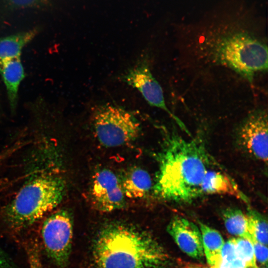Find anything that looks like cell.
Segmentation results:
<instances>
[{"mask_svg":"<svg viewBox=\"0 0 268 268\" xmlns=\"http://www.w3.org/2000/svg\"><path fill=\"white\" fill-rule=\"evenodd\" d=\"M166 133L157 157L159 169L152 190L165 201H192L202 195L201 184L212 160L200 139Z\"/></svg>","mask_w":268,"mask_h":268,"instance_id":"6da1fadb","label":"cell"},{"mask_svg":"<svg viewBox=\"0 0 268 268\" xmlns=\"http://www.w3.org/2000/svg\"><path fill=\"white\" fill-rule=\"evenodd\" d=\"M93 256L99 268H161L168 261L163 248L149 233L121 222L107 224L99 231Z\"/></svg>","mask_w":268,"mask_h":268,"instance_id":"7a4b0ae2","label":"cell"},{"mask_svg":"<svg viewBox=\"0 0 268 268\" xmlns=\"http://www.w3.org/2000/svg\"><path fill=\"white\" fill-rule=\"evenodd\" d=\"M64 181L51 174L41 175L28 181L6 206L4 216L14 228L37 221L56 207L65 194Z\"/></svg>","mask_w":268,"mask_h":268,"instance_id":"3957f363","label":"cell"},{"mask_svg":"<svg viewBox=\"0 0 268 268\" xmlns=\"http://www.w3.org/2000/svg\"><path fill=\"white\" fill-rule=\"evenodd\" d=\"M213 58L252 82L255 74L268 69V47L244 30L228 31L219 36L212 49Z\"/></svg>","mask_w":268,"mask_h":268,"instance_id":"277c9868","label":"cell"},{"mask_svg":"<svg viewBox=\"0 0 268 268\" xmlns=\"http://www.w3.org/2000/svg\"><path fill=\"white\" fill-rule=\"evenodd\" d=\"M93 121L98 140L108 147L133 141L140 132V123L132 113L110 104L97 107L93 113Z\"/></svg>","mask_w":268,"mask_h":268,"instance_id":"5b68a950","label":"cell"},{"mask_svg":"<svg viewBox=\"0 0 268 268\" xmlns=\"http://www.w3.org/2000/svg\"><path fill=\"white\" fill-rule=\"evenodd\" d=\"M73 234L71 215L66 210L51 214L44 221L41 235L45 251L59 268H66L71 249Z\"/></svg>","mask_w":268,"mask_h":268,"instance_id":"8992f818","label":"cell"},{"mask_svg":"<svg viewBox=\"0 0 268 268\" xmlns=\"http://www.w3.org/2000/svg\"><path fill=\"white\" fill-rule=\"evenodd\" d=\"M268 114L263 109H256L240 123L237 140L246 152L267 163L268 154Z\"/></svg>","mask_w":268,"mask_h":268,"instance_id":"52a82bcc","label":"cell"},{"mask_svg":"<svg viewBox=\"0 0 268 268\" xmlns=\"http://www.w3.org/2000/svg\"><path fill=\"white\" fill-rule=\"evenodd\" d=\"M123 81L137 89L151 106L166 112L181 127L183 124L170 111L165 104L162 87L152 75L148 62L143 58L122 76Z\"/></svg>","mask_w":268,"mask_h":268,"instance_id":"ba28073f","label":"cell"},{"mask_svg":"<svg viewBox=\"0 0 268 268\" xmlns=\"http://www.w3.org/2000/svg\"><path fill=\"white\" fill-rule=\"evenodd\" d=\"M90 196L94 206L102 212H111L125 205V196L119 178L108 169H102L95 174Z\"/></svg>","mask_w":268,"mask_h":268,"instance_id":"9c48e42d","label":"cell"},{"mask_svg":"<svg viewBox=\"0 0 268 268\" xmlns=\"http://www.w3.org/2000/svg\"><path fill=\"white\" fill-rule=\"evenodd\" d=\"M167 231L180 248L187 255L196 259L203 256L201 235L193 223L176 216L170 222Z\"/></svg>","mask_w":268,"mask_h":268,"instance_id":"30bf717a","label":"cell"},{"mask_svg":"<svg viewBox=\"0 0 268 268\" xmlns=\"http://www.w3.org/2000/svg\"><path fill=\"white\" fill-rule=\"evenodd\" d=\"M202 195H225L234 197L245 203L247 197L240 190L235 182L224 172L209 169L205 173L201 186Z\"/></svg>","mask_w":268,"mask_h":268,"instance_id":"8fae6325","label":"cell"},{"mask_svg":"<svg viewBox=\"0 0 268 268\" xmlns=\"http://www.w3.org/2000/svg\"><path fill=\"white\" fill-rule=\"evenodd\" d=\"M119 180L125 196L131 199L143 198L153 188L150 175L138 167L129 169Z\"/></svg>","mask_w":268,"mask_h":268,"instance_id":"7c38bea8","label":"cell"},{"mask_svg":"<svg viewBox=\"0 0 268 268\" xmlns=\"http://www.w3.org/2000/svg\"><path fill=\"white\" fill-rule=\"evenodd\" d=\"M0 73L6 87L10 109L14 111L17 105L19 87L25 76L20 58L0 64Z\"/></svg>","mask_w":268,"mask_h":268,"instance_id":"4fadbf2b","label":"cell"},{"mask_svg":"<svg viewBox=\"0 0 268 268\" xmlns=\"http://www.w3.org/2000/svg\"><path fill=\"white\" fill-rule=\"evenodd\" d=\"M39 27L0 38V65L11 59L20 58L23 48L39 33Z\"/></svg>","mask_w":268,"mask_h":268,"instance_id":"5bb4252c","label":"cell"},{"mask_svg":"<svg viewBox=\"0 0 268 268\" xmlns=\"http://www.w3.org/2000/svg\"><path fill=\"white\" fill-rule=\"evenodd\" d=\"M201 231L202 245L208 263L210 265L217 264L224 241L220 233L201 222H199Z\"/></svg>","mask_w":268,"mask_h":268,"instance_id":"9a60e30c","label":"cell"},{"mask_svg":"<svg viewBox=\"0 0 268 268\" xmlns=\"http://www.w3.org/2000/svg\"><path fill=\"white\" fill-rule=\"evenodd\" d=\"M225 226L229 233L249 239L252 238L249 232V222L246 214L240 209L229 207L222 212Z\"/></svg>","mask_w":268,"mask_h":268,"instance_id":"2e32d148","label":"cell"},{"mask_svg":"<svg viewBox=\"0 0 268 268\" xmlns=\"http://www.w3.org/2000/svg\"><path fill=\"white\" fill-rule=\"evenodd\" d=\"M246 214L249 222V232L252 238V242L256 241L267 246L268 244V222L262 214L250 207Z\"/></svg>","mask_w":268,"mask_h":268,"instance_id":"e0dca14e","label":"cell"},{"mask_svg":"<svg viewBox=\"0 0 268 268\" xmlns=\"http://www.w3.org/2000/svg\"><path fill=\"white\" fill-rule=\"evenodd\" d=\"M2 2L9 11L25 8L46 9L52 6V0H2Z\"/></svg>","mask_w":268,"mask_h":268,"instance_id":"ac0fdd59","label":"cell"},{"mask_svg":"<svg viewBox=\"0 0 268 268\" xmlns=\"http://www.w3.org/2000/svg\"><path fill=\"white\" fill-rule=\"evenodd\" d=\"M235 242L237 257L245 263L247 268L255 267L256 258L253 242L242 237L235 239Z\"/></svg>","mask_w":268,"mask_h":268,"instance_id":"d6986e66","label":"cell"},{"mask_svg":"<svg viewBox=\"0 0 268 268\" xmlns=\"http://www.w3.org/2000/svg\"><path fill=\"white\" fill-rule=\"evenodd\" d=\"M29 268H44L42 263L39 249L35 243H32L27 248Z\"/></svg>","mask_w":268,"mask_h":268,"instance_id":"ffe728a7","label":"cell"},{"mask_svg":"<svg viewBox=\"0 0 268 268\" xmlns=\"http://www.w3.org/2000/svg\"><path fill=\"white\" fill-rule=\"evenodd\" d=\"M237 257L235 239L233 238L223 244L220 253V260L225 262H232Z\"/></svg>","mask_w":268,"mask_h":268,"instance_id":"44dd1931","label":"cell"},{"mask_svg":"<svg viewBox=\"0 0 268 268\" xmlns=\"http://www.w3.org/2000/svg\"><path fill=\"white\" fill-rule=\"evenodd\" d=\"M255 258L263 265H267L268 248L256 241L253 242Z\"/></svg>","mask_w":268,"mask_h":268,"instance_id":"7402d4cb","label":"cell"},{"mask_svg":"<svg viewBox=\"0 0 268 268\" xmlns=\"http://www.w3.org/2000/svg\"><path fill=\"white\" fill-rule=\"evenodd\" d=\"M218 268H246L245 263L238 257L232 262L219 260L217 264Z\"/></svg>","mask_w":268,"mask_h":268,"instance_id":"603a6c76","label":"cell"},{"mask_svg":"<svg viewBox=\"0 0 268 268\" xmlns=\"http://www.w3.org/2000/svg\"><path fill=\"white\" fill-rule=\"evenodd\" d=\"M0 268H14L9 258L0 248Z\"/></svg>","mask_w":268,"mask_h":268,"instance_id":"cb8c5ba5","label":"cell"},{"mask_svg":"<svg viewBox=\"0 0 268 268\" xmlns=\"http://www.w3.org/2000/svg\"><path fill=\"white\" fill-rule=\"evenodd\" d=\"M211 268H218V264H216L214 266H212Z\"/></svg>","mask_w":268,"mask_h":268,"instance_id":"d4e9b609","label":"cell"},{"mask_svg":"<svg viewBox=\"0 0 268 268\" xmlns=\"http://www.w3.org/2000/svg\"><path fill=\"white\" fill-rule=\"evenodd\" d=\"M254 268H259L257 267V266H256L255 267H254Z\"/></svg>","mask_w":268,"mask_h":268,"instance_id":"484cf974","label":"cell"}]
</instances>
